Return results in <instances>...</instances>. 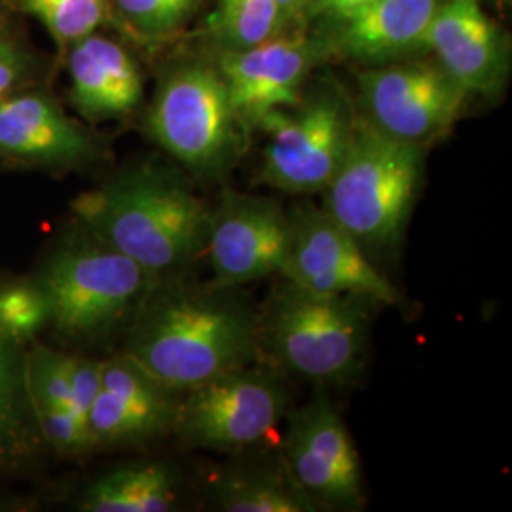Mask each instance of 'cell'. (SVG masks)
<instances>
[{"label": "cell", "instance_id": "52a82bcc", "mask_svg": "<svg viewBox=\"0 0 512 512\" xmlns=\"http://www.w3.org/2000/svg\"><path fill=\"white\" fill-rule=\"evenodd\" d=\"M357 114L346 93L334 84H321L300 101L260 118L268 133L262 183L287 194L323 192L342 164L353 139Z\"/></svg>", "mask_w": 512, "mask_h": 512}, {"label": "cell", "instance_id": "6da1fadb", "mask_svg": "<svg viewBox=\"0 0 512 512\" xmlns=\"http://www.w3.org/2000/svg\"><path fill=\"white\" fill-rule=\"evenodd\" d=\"M234 291L215 283L164 293L156 287L124 355L177 393L251 365L260 351L258 315Z\"/></svg>", "mask_w": 512, "mask_h": 512}, {"label": "cell", "instance_id": "7c38bea8", "mask_svg": "<svg viewBox=\"0 0 512 512\" xmlns=\"http://www.w3.org/2000/svg\"><path fill=\"white\" fill-rule=\"evenodd\" d=\"M287 211L270 198L226 190L211 211L205 255L213 283L238 289L279 275L287 247Z\"/></svg>", "mask_w": 512, "mask_h": 512}, {"label": "cell", "instance_id": "ac0fdd59", "mask_svg": "<svg viewBox=\"0 0 512 512\" xmlns=\"http://www.w3.org/2000/svg\"><path fill=\"white\" fill-rule=\"evenodd\" d=\"M440 4L442 0H378L336 25L330 52L374 67L408 57L425 48Z\"/></svg>", "mask_w": 512, "mask_h": 512}, {"label": "cell", "instance_id": "9a60e30c", "mask_svg": "<svg viewBox=\"0 0 512 512\" xmlns=\"http://www.w3.org/2000/svg\"><path fill=\"white\" fill-rule=\"evenodd\" d=\"M181 395L128 355L101 363V387L88 414L93 444H126L173 429Z\"/></svg>", "mask_w": 512, "mask_h": 512}, {"label": "cell", "instance_id": "2e32d148", "mask_svg": "<svg viewBox=\"0 0 512 512\" xmlns=\"http://www.w3.org/2000/svg\"><path fill=\"white\" fill-rule=\"evenodd\" d=\"M0 156L19 164L67 169L90 164L99 148L54 97L16 92L0 101Z\"/></svg>", "mask_w": 512, "mask_h": 512}, {"label": "cell", "instance_id": "277c9868", "mask_svg": "<svg viewBox=\"0 0 512 512\" xmlns=\"http://www.w3.org/2000/svg\"><path fill=\"white\" fill-rule=\"evenodd\" d=\"M425 148L393 141L357 116L348 152L330 179L323 209L368 249L403 238L420 190Z\"/></svg>", "mask_w": 512, "mask_h": 512}, {"label": "cell", "instance_id": "4dcf8cb0", "mask_svg": "<svg viewBox=\"0 0 512 512\" xmlns=\"http://www.w3.org/2000/svg\"><path fill=\"white\" fill-rule=\"evenodd\" d=\"M275 2L283 8V12L294 23L296 19H304V12H306V6L310 0H275Z\"/></svg>", "mask_w": 512, "mask_h": 512}, {"label": "cell", "instance_id": "5bb4252c", "mask_svg": "<svg viewBox=\"0 0 512 512\" xmlns=\"http://www.w3.org/2000/svg\"><path fill=\"white\" fill-rule=\"evenodd\" d=\"M440 67L467 95L486 99L505 90L511 74V48L480 0H442L425 38Z\"/></svg>", "mask_w": 512, "mask_h": 512}, {"label": "cell", "instance_id": "8fae6325", "mask_svg": "<svg viewBox=\"0 0 512 512\" xmlns=\"http://www.w3.org/2000/svg\"><path fill=\"white\" fill-rule=\"evenodd\" d=\"M287 215V247L279 272L285 281L311 293L363 294L382 306L397 302V289L323 207L302 203Z\"/></svg>", "mask_w": 512, "mask_h": 512}, {"label": "cell", "instance_id": "44dd1931", "mask_svg": "<svg viewBox=\"0 0 512 512\" xmlns=\"http://www.w3.org/2000/svg\"><path fill=\"white\" fill-rule=\"evenodd\" d=\"M215 507L224 512H317L291 475L272 467L228 471L213 488Z\"/></svg>", "mask_w": 512, "mask_h": 512}, {"label": "cell", "instance_id": "ba28073f", "mask_svg": "<svg viewBox=\"0 0 512 512\" xmlns=\"http://www.w3.org/2000/svg\"><path fill=\"white\" fill-rule=\"evenodd\" d=\"M173 429L203 450L236 452L266 439L289 406V391L270 370L251 365L220 374L181 395Z\"/></svg>", "mask_w": 512, "mask_h": 512}, {"label": "cell", "instance_id": "ffe728a7", "mask_svg": "<svg viewBox=\"0 0 512 512\" xmlns=\"http://www.w3.org/2000/svg\"><path fill=\"white\" fill-rule=\"evenodd\" d=\"M179 503L173 473L160 463H131L97 478L82 495L88 512H167Z\"/></svg>", "mask_w": 512, "mask_h": 512}, {"label": "cell", "instance_id": "3957f363", "mask_svg": "<svg viewBox=\"0 0 512 512\" xmlns=\"http://www.w3.org/2000/svg\"><path fill=\"white\" fill-rule=\"evenodd\" d=\"M378 308L370 296L311 293L283 279L258 317V344L298 378L346 384L363 368Z\"/></svg>", "mask_w": 512, "mask_h": 512}, {"label": "cell", "instance_id": "484cf974", "mask_svg": "<svg viewBox=\"0 0 512 512\" xmlns=\"http://www.w3.org/2000/svg\"><path fill=\"white\" fill-rule=\"evenodd\" d=\"M67 355L50 349H37L27 357V380L33 404L71 408V384Z\"/></svg>", "mask_w": 512, "mask_h": 512}, {"label": "cell", "instance_id": "f1b7e54d", "mask_svg": "<svg viewBox=\"0 0 512 512\" xmlns=\"http://www.w3.org/2000/svg\"><path fill=\"white\" fill-rule=\"evenodd\" d=\"M31 59L8 29H0V101L19 92L29 76Z\"/></svg>", "mask_w": 512, "mask_h": 512}, {"label": "cell", "instance_id": "5b68a950", "mask_svg": "<svg viewBox=\"0 0 512 512\" xmlns=\"http://www.w3.org/2000/svg\"><path fill=\"white\" fill-rule=\"evenodd\" d=\"M158 283L137 262L88 234L50 258L38 285L55 329L73 340H93L141 308Z\"/></svg>", "mask_w": 512, "mask_h": 512}, {"label": "cell", "instance_id": "4316f807", "mask_svg": "<svg viewBox=\"0 0 512 512\" xmlns=\"http://www.w3.org/2000/svg\"><path fill=\"white\" fill-rule=\"evenodd\" d=\"M38 433L44 444H50L61 454H78L92 446L88 427L76 418L71 408L38 404L35 406Z\"/></svg>", "mask_w": 512, "mask_h": 512}, {"label": "cell", "instance_id": "8992f818", "mask_svg": "<svg viewBox=\"0 0 512 512\" xmlns=\"http://www.w3.org/2000/svg\"><path fill=\"white\" fill-rule=\"evenodd\" d=\"M147 126L167 154L202 177H219L234 164L245 128L219 67L203 61H188L165 74Z\"/></svg>", "mask_w": 512, "mask_h": 512}, {"label": "cell", "instance_id": "4fadbf2b", "mask_svg": "<svg viewBox=\"0 0 512 512\" xmlns=\"http://www.w3.org/2000/svg\"><path fill=\"white\" fill-rule=\"evenodd\" d=\"M329 54V37L285 31L249 50H222L217 67L247 128L272 110L296 105L311 71Z\"/></svg>", "mask_w": 512, "mask_h": 512}, {"label": "cell", "instance_id": "30bf717a", "mask_svg": "<svg viewBox=\"0 0 512 512\" xmlns=\"http://www.w3.org/2000/svg\"><path fill=\"white\" fill-rule=\"evenodd\" d=\"M285 416L283 465L296 486L319 511H361V461L338 410L317 395Z\"/></svg>", "mask_w": 512, "mask_h": 512}, {"label": "cell", "instance_id": "d6986e66", "mask_svg": "<svg viewBox=\"0 0 512 512\" xmlns=\"http://www.w3.org/2000/svg\"><path fill=\"white\" fill-rule=\"evenodd\" d=\"M40 444L44 442L29 391L27 359L19 342L0 330V473L29 465Z\"/></svg>", "mask_w": 512, "mask_h": 512}, {"label": "cell", "instance_id": "9c48e42d", "mask_svg": "<svg viewBox=\"0 0 512 512\" xmlns=\"http://www.w3.org/2000/svg\"><path fill=\"white\" fill-rule=\"evenodd\" d=\"M467 97L437 61H391L359 76V116L366 124L425 150L454 128Z\"/></svg>", "mask_w": 512, "mask_h": 512}, {"label": "cell", "instance_id": "7a4b0ae2", "mask_svg": "<svg viewBox=\"0 0 512 512\" xmlns=\"http://www.w3.org/2000/svg\"><path fill=\"white\" fill-rule=\"evenodd\" d=\"M76 219L92 238L145 268L158 281L205 253L211 209L181 175L143 165L80 194Z\"/></svg>", "mask_w": 512, "mask_h": 512}, {"label": "cell", "instance_id": "83f0119b", "mask_svg": "<svg viewBox=\"0 0 512 512\" xmlns=\"http://www.w3.org/2000/svg\"><path fill=\"white\" fill-rule=\"evenodd\" d=\"M69 384H71V410L88 427V414L101 387V363L82 357H69Z\"/></svg>", "mask_w": 512, "mask_h": 512}, {"label": "cell", "instance_id": "d4e9b609", "mask_svg": "<svg viewBox=\"0 0 512 512\" xmlns=\"http://www.w3.org/2000/svg\"><path fill=\"white\" fill-rule=\"evenodd\" d=\"M50 321V306L40 285L0 287V330L16 342L29 340Z\"/></svg>", "mask_w": 512, "mask_h": 512}, {"label": "cell", "instance_id": "603a6c76", "mask_svg": "<svg viewBox=\"0 0 512 512\" xmlns=\"http://www.w3.org/2000/svg\"><path fill=\"white\" fill-rule=\"evenodd\" d=\"M19 8L37 18L59 48L88 37L107 18V0H16Z\"/></svg>", "mask_w": 512, "mask_h": 512}, {"label": "cell", "instance_id": "1f68e13d", "mask_svg": "<svg viewBox=\"0 0 512 512\" xmlns=\"http://www.w3.org/2000/svg\"><path fill=\"white\" fill-rule=\"evenodd\" d=\"M0 29H6V19L2 16V12H0Z\"/></svg>", "mask_w": 512, "mask_h": 512}, {"label": "cell", "instance_id": "f546056e", "mask_svg": "<svg viewBox=\"0 0 512 512\" xmlns=\"http://www.w3.org/2000/svg\"><path fill=\"white\" fill-rule=\"evenodd\" d=\"M378 0H310L304 19H323L334 27L355 18Z\"/></svg>", "mask_w": 512, "mask_h": 512}, {"label": "cell", "instance_id": "e0dca14e", "mask_svg": "<svg viewBox=\"0 0 512 512\" xmlns=\"http://www.w3.org/2000/svg\"><path fill=\"white\" fill-rule=\"evenodd\" d=\"M71 103L88 122L128 116L143 99V76L124 46L92 33L69 46Z\"/></svg>", "mask_w": 512, "mask_h": 512}, {"label": "cell", "instance_id": "7402d4cb", "mask_svg": "<svg viewBox=\"0 0 512 512\" xmlns=\"http://www.w3.org/2000/svg\"><path fill=\"white\" fill-rule=\"evenodd\" d=\"M293 21L275 0H219L207 19L209 33L222 50L239 52L289 31Z\"/></svg>", "mask_w": 512, "mask_h": 512}, {"label": "cell", "instance_id": "cb8c5ba5", "mask_svg": "<svg viewBox=\"0 0 512 512\" xmlns=\"http://www.w3.org/2000/svg\"><path fill=\"white\" fill-rule=\"evenodd\" d=\"M137 37L147 40L169 37L183 29L203 0H107Z\"/></svg>", "mask_w": 512, "mask_h": 512}]
</instances>
